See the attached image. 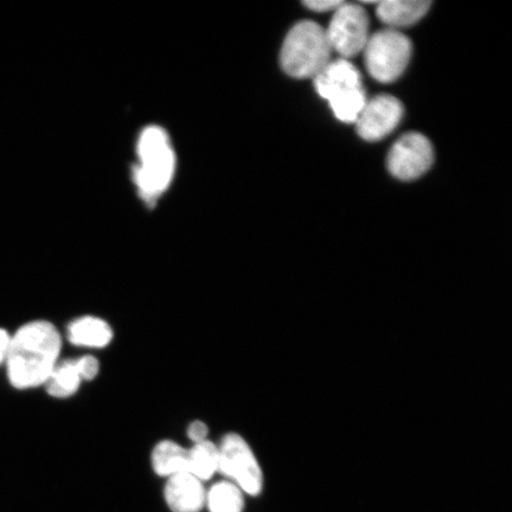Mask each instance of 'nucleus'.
Here are the masks:
<instances>
[{
  "label": "nucleus",
  "instance_id": "nucleus-1",
  "mask_svg": "<svg viewBox=\"0 0 512 512\" xmlns=\"http://www.w3.org/2000/svg\"><path fill=\"white\" fill-rule=\"evenodd\" d=\"M63 338L48 320H32L10 338L6 371L11 386L34 389L44 386L59 363Z\"/></svg>",
  "mask_w": 512,
  "mask_h": 512
},
{
  "label": "nucleus",
  "instance_id": "nucleus-2",
  "mask_svg": "<svg viewBox=\"0 0 512 512\" xmlns=\"http://www.w3.org/2000/svg\"><path fill=\"white\" fill-rule=\"evenodd\" d=\"M138 165L133 179L147 203L163 194L175 174L176 157L170 138L162 127L150 126L140 133L137 145Z\"/></svg>",
  "mask_w": 512,
  "mask_h": 512
},
{
  "label": "nucleus",
  "instance_id": "nucleus-3",
  "mask_svg": "<svg viewBox=\"0 0 512 512\" xmlns=\"http://www.w3.org/2000/svg\"><path fill=\"white\" fill-rule=\"evenodd\" d=\"M326 31L311 21L300 22L288 32L280 53L284 72L296 79H315L331 62Z\"/></svg>",
  "mask_w": 512,
  "mask_h": 512
},
{
  "label": "nucleus",
  "instance_id": "nucleus-4",
  "mask_svg": "<svg viewBox=\"0 0 512 512\" xmlns=\"http://www.w3.org/2000/svg\"><path fill=\"white\" fill-rule=\"evenodd\" d=\"M316 91L344 123H356L367 104L358 69L348 60L330 62L315 78Z\"/></svg>",
  "mask_w": 512,
  "mask_h": 512
},
{
  "label": "nucleus",
  "instance_id": "nucleus-5",
  "mask_svg": "<svg viewBox=\"0 0 512 512\" xmlns=\"http://www.w3.org/2000/svg\"><path fill=\"white\" fill-rule=\"evenodd\" d=\"M363 53L371 78L390 83L405 72L411 60L412 43L398 30L386 29L369 36Z\"/></svg>",
  "mask_w": 512,
  "mask_h": 512
},
{
  "label": "nucleus",
  "instance_id": "nucleus-6",
  "mask_svg": "<svg viewBox=\"0 0 512 512\" xmlns=\"http://www.w3.org/2000/svg\"><path fill=\"white\" fill-rule=\"evenodd\" d=\"M219 473L248 496L264 489V472L247 441L238 433L224 435L219 444Z\"/></svg>",
  "mask_w": 512,
  "mask_h": 512
},
{
  "label": "nucleus",
  "instance_id": "nucleus-7",
  "mask_svg": "<svg viewBox=\"0 0 512 512\" xmlns=\"http://www.w3.org/2000/svg\"><path fill=\"white\" fill-rule=\"evenodd\" d=\"M326 31L332 50L345 60L363 51L369 40V18L360 5L344 3L335 11Z\"/></svg>",
  "mask_w": 512,
  "mask_h": 512
},
{
  "label": "nucleus",
  "instance_id": "nucleus-8",
  "mask_svg": "<svg viewBox=\"0 0 512 512\" xmlns=\"http://www.w3.org/2000/svg\"><path fill=\"white\" fill-rule=\"evenodd\" d=\"M434 152L430 140L420 133H408L388 153L390 174L401 181H412L431 168Z\"/></svg>",
  "mask_w": 512,
  "mask_h": 512
},
{
  "label": "nucleus",
  "instance_id": "nucleus-9",
  "mask_svg": "<svg viewBox=\"0 0 512 512\" xmlns=\"http://www.w3.org/2000/svg\"><path fill=\"white\" fill-rule=\"evenodd\" d=\"M403 107L392 95H379L367 101L356 120L357 133L367 142H377L392 133L400 124Z\"/></svg>",
  "mask_w": 512,
  "mask_h": 512
},
{
  "label": "nucleus",
  "instance_id": "nucleus-10",
  "mask_svg": "<svg viewBox=\"0 0 512 512\" xmlns=\"http://www.w3.org/2000/svg\"><path fill=\"white\" fill-rule=\"evenodd\" d=\"M164 498L172 512H201L206 507L207 490L200 479L184 472L166 479Z\"/></svg>",
  "mask_w": 512,
  "mask_h": 512
},
{
  "label": "nucleus",
  "instance_id": "nucleus-11",
  "mask_svg": "<svg viewBox=\"0 0 512 512\" xmlns=\"http://www.w3.org/2000/svg\"><path fill=\"white\" fill-rule=\"evenodd\" d=\"M70 344L85 349H105L113 342L114 330L107 320L96 316L75 318L67 326Z\"/></svg>",
  "mask_w": 512,
  "mask_h": 512
},
{
  "label": "nucleus",
  "instance_id": "nucleus-12",
  "mask_svg": "<svg viewBox=\"0 0 512 512\" xmlns=\"http://www.w3.org/2000/svg\"><path fill=\"white\" fill-rule=\"evenodd\" d=\"M431 4L426 0H386L377 4L376 15L383 24L395 30L418 23Z\"/></svg>",
  "mask_w": 512,
  "mask_h": 512
},
{
  "label": "nucleus",
  "instance_id": "nucleus-13",
  "mask_svg": "<svg viewBox=\"0 0 512 512\" xmlns=\"http://www.w3.org/2000/svg\"><path fill=\"white\" fill-rule=\"evenodd\" d=\"M153 471L166 479L189 472V448L179 445L174 440L159 441L151 453Z\"/></svg>",
  "mask_w": 512,
  "mask_h": 512
},
{
  "label": "nucleus",
  "instance_id": "nucleus-14",
  "mask_svg": "<svg viewBox=\"0 0 512 512\" xmlns=\"http://www.w3.org/2000/svg\"><path fill=\"white\" fill-rule=\"evenodd\" d=\"M82 382L75 358H69L57 363L44 388L51 398L66 400L79 392Z\"/></svg>",
  "mask_w": 512,
  "mask_h": 512
},
{
  "label": "nucleus",
  "instance_id": "nucleus-15",
  "mask_svg": "<svg viewBox=\"0 0 512 512\" xmlns=\"http://www.w3.org/2000/svg\"><path fill=\"white\" fill-rule=\"evenodd\" d=\"M219 460V445L213 441L192 445L189 448V473L203 483L208 482L219 473Z\"/></svg>",
  "mask_w": 512,
  "mask_h": 512
},
{
  "label": "nucleus",
  "instance_id": "nucleus-16",
  "mask_svg": "<svg viewBox=\"0 0 512 512\" xmlns=\"http://www.w3.org/2000/svg\"><path fill=\"white\" fill-rule=\"evenodd\" d=\"M206 505L209 512H242L245 494L235 484L222 480L207 491Z\"/></svg>",
  "mask_w": 512,
  "mask_h": 512
},
{
  "label": "nucleus",
  "instance_id": "nucleus-17",
  "mask_svg": "<svg viewBox=\"0 0 512 512\" xmlns=\"http://www.w3.org/2000/svg\"><path fill=\"white\" fill-rule=\"evenodd\" d=\"M76 367L83 382L93 381L100 373V362L93 355H83L75 358Z\"/></svg>",
  "mask_w": 512,
  "mask_h": 512
},
{
  "label": "nucleus",
  "instance_id": "nucleus-18",
  "mask_svg": "<svg viewBox=\"0 0 512 512\" xmlns=\"http://www.w3.org/2000/svg\"><path fill=\"white\" fill-rule=\"evenodd\" d=\"M187 435L192 445L203 443V441L209 440V427L206 422L201 420L192 421L188 427Z\"/></svg>",
  "mask_w": 512,
  "mask_h": 512
},
{
  "label": "nucleus",
  "instance_id": "nucleus-19",
  "mask_svg": "<svg viewBox=\"0 0 512 512\" xmlns=\"http://www.w3.org/2000/svg\"><path fill=\"white\" fill-rule=\"evenodd\" d=\"M303 4L307 9L312 11L328 12L336 11L338 8H341L344 2H339V0H324V2H313V0H310V2H304Z\"/></svg>",
  "mask_w": 512,
  "mask_h": 512
},
{
  "label": "nucleus",
  "instance_id": "nucleus-20",
  "mask_svg": "<svg viewBox=\"0 0 512 512\" xmlns=\"http://www.w3.org/2000/svg\"><path fill=\"white\" fill-rule=\"evenodd\" d=\"M10 338L11 335H9L8 331L0 329V364L5 363L6 355H8Z\"/></svg>",
  "mask_w": 512,
  "mask_h": 512
}]
</instances>
